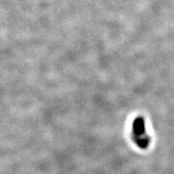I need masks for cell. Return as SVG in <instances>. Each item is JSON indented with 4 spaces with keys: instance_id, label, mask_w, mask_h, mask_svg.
<instances>
[{
    "instance_id": "cell-1",
    "label": "cell",
    "mask_w": 174,
    "mask_h": 174,
    "mask_svg": "<svg viewBox=\"0 0 174 174\" xmlns=\"http://www.w3.org/2000/svg\"><path fill=\"white\" fill-rule=\"evenodd\" d=\"M133 134L135 141L141 148H145L149 144V137L146 134V129L142 118H136L133 123Z\"/></svg>"
}]
</instances>
